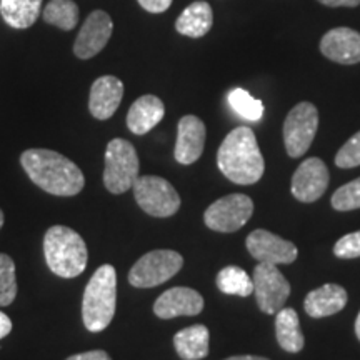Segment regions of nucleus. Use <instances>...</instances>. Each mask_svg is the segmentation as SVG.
Listing matches in <instances>:
<instances>
[{
  "label": "nucleus",
  "mask_w": 360,
  "mask_h": 360,
  "mask_svg": "<svg viewBox=\"0 0 360 360\" xmlns=\"http://www.w3.org/2000/svg\"><path fill=\"white\" fill-rule=\"evenodd\" d=\"M20 164L35 186L52 195H77L85 186L82 170L56 150L29 148L20 155Z\"/></svg>",
  "instance_id": "nucleus-1"
},
{
  "label": "nucleus",
  "mask_w": 360,
  "mask_h": 360,
  "mask_svg": "<svg viewBox=\"0 0 360 360\" xmlns=\"http://www.w3.org/2000/svg\"><path fill=\"white\" fill-rule=\"evenodd\" d=\"M217 165L225 177L238 186L257 184L264 175V157L250 127L233 129L217 152Z\"/></svg>",
  "instance_id": "nucleus-2"
},
{
  "label": "nucleus",
  "mask_w": 360,
  "mask_h": 360,
  "mask_svg": "<svg viewBox=\"0 0 360 360\" xmlns=\"http://www.w3.org/2000/svg\"><path fill=\"white\" fill-rule=\"evenodd\" d=\"M45 262L62 278L80 276L87 267L89 252L82 236L65 225H53L44 237Z\"/></svg>",
  "instance_id": "nucleus-3"
},
{
  "label": "nucleus",
  "mask_w": 360,
  "mask_h": 360,
  "mask_svg": "<svg viewBox=\"0 0 360 360\" xmlns=\"http://www.w3.org/2000/svg\"><path fill=\"white\" fill-rule=\"evenodd\" d=\"M117 305V274L112 265L98 267L84 292L82 319L90 332H102L110 326Z\"/></svg>",
  "instance_id": "nucleus-4"
},
{
  "label": "nucleus",
  "mask_w": 360,
  "mask_h": 360,
  "mask_svg": "<svg viewBox=\"0 0 360 360\" xmlns=\"http://www.w3.org/2000/svg\"><path fill=\"white\" fill-rule=\"evenodd\" d=\"M139 155L135 147L125 139H112L105 150L103 184L115 195L125 193L139 179Z\"/></svg>",
  "instance_id": "nucleus-5"
},
{
  "label": "nucleus",
  "mask_w": 360,
  "mask_h": 360,
  "mask_svg": "<svg viewBox=\"0 0 360 360\" xmlns=\"http://www.w3.org/2000/svg\"><path fill=\"white\" fill-rule=\"evenodd\" d=\"M135 200L143 212L152 217H172L180 209V197L169 180L157 175H143L135 180L134 187Z\"/></svg>",
  "instance_id": "nucleus-6"
},
{
  "label": "nucleus",
  "mask_w": 360,
  "mask_h": 360,
  "mask_svg": "<svg viewBox=\"0 0 360 360\" xmlns=\"http://www.w3.org/2000/svg\"><path fill=\"white\" fill-rule=\"evenodd\" d=\"M184 257L175 250H152L142 255L129 272V282L137 289H150L167 282L182 269Z\"/></svg>",
  "instance_id": "nucleus-7"
},
{
  "label": "nucleus",
  "mask_w": 360,
  "mask_h": 360,
  "mask_svg": "<svg viewBox=\"0 0 360 360\" xmlns=\"http://www.w3.org/2000/svg\"><path fill=\"white\" fill-rule=\"evenodd\" d=\"M319 129V110L314 103L300 102L292 109L283 122V143L292 159H299L312 146Z\"/></svg>",
  "instance_id": "nucleus-8"
},
{
  "label": "nucleus",
  "mask_w": 360,
  "mask_h": 360,
  "mask_svg": "<svg viewBox=\"0 0 360 360\" xmlns=\"http://www.w3.org/2000/svg\"><path fill=\"white\" fill-rule=\"evenodd\" d=\"M254 214V202L245 193H231L209 205L204 222L210 231L231 233L242 229Z\"/></svg>",
  "instance_id": "nucleus-9"
},
{
  "label": "nucleus",
  "mask_w": 360,
  "mask_h": 360,
  "mask_svg": "<svg viewBox=\"0 0 360 360\" xmlns=\"http://www.w3.org/2000/svg\"><path fill=\"white\" fill-rule=\"evenodd\" d=\"M254 295L259 309L267 315H276L290 295V283L277 265L259 262L254 267Z\"/></svg>",
  "instance_id": "nucleus-10"
},
{
  "label": "nucleus",
  "mask_w": 360,
  "mask_h": 360,
  "mask_svg": "<svg viewBox=\"0 0 360 360\" xmlns=\"http://www.w3.org/2000/svg\"><path fill=\"white\" fill-rule=\"evenodd\" d=\"M245 245L252 257L264 264H292L295 262L297 255H299L294 242L285 240V238L265 231V229H257V231L250 232Z\"/></svg>",
  "instance_id": "nucleus-11"
},
{
  "label": "nucleus",
  "mask_w": 360,
  "mask_h": 360,
  "mask_svg": "<svg viewBox=\"0 0 360 360\" xmlns=\"http://www.w3.org/2000/svg\"><path fill=\"white\" fill-rule=\"evenodd\" d=\"M328 180H330V174H328L323 160L317 159V157H310V159L304 160L294 172L290 192L299 202L312 204L326 193Z\"/></svg>",
  "instance_id": "nucleus-12"
},
{
  "label": "nucleus",
  "mask_w": 360,
  "mask_h": 360,
  "mask_svg": "<svg viewBox=\"0 0 360 360\" xmlns=\"http://www.w3.org/2000/svg\"><path fill=\"white\" fill-rule=\"evenodd\" d=\"M112 30H114V22L109 13L103 11L92 12L85 19L82 29L75 39L74 53L84 60L96 57L110 40Z\"/></svg>",
  "instance_id": "nucleus-13"
},
{
  "label": "nucleus",
  "mask_w": 360,
  "mask_h": 360,
  "mask_svg": "<svg viewBox=\"0 0 360 360\" xmlns=\"http://www.w3.org/2000/svg\"><path fill=\"white\" fill-rule=\"evenodd\" d=\"M205 124L199 117L186 115L179 120L177 142H175L174 157L179 164L192 165L200 159L205 147Z\"/></svg>",
  "instance_id": "nucleus-14"
},
{
  "label": "nucleus",
  "mask_w": 360,
  "mask_h": 360,
  "mask_svg": "<svg viewBox=\"0 0 360 360\" xmlns=\"http://www.w3.org/2000/svg\"><path fill=\"white\" fill-rule=\"evenodd\" d=\"M204 310V297L188 287H172L165 290L154 304V314L159 319L180 317V315H199Z\"/></svg>",
  "instance_id": "nucleus-15"
},
{
  "label": "nucleus",
  "mask_w": 360,
  "mask_h": 360,
  "mask_svg": "<svg viewBox=\"0 0 360 360\" xmlns=\"http://www.w3.org/2000/svg\"><path fill=\"white\" fill-rule=\"evenodd\" d=\"M321 52L328 60L342 65H354L360 62V34L349 27H337L328 30L321 40Z\"/></svg>",
  "instance_id": "nucleus-16"
},
{
  "label": "nucleus",
  "mask_w": 360,
  "mask_h": 360,
  "mask_svg": "<svg viewBox=\"0 0 360 360\" xmlns=\"http://www.w3.org/2000/svg\"><path fill=\"white\" fill-rule=\"evenodd\" d=\"M124 97L122 80L114 75H103L92 84L89 110L97 120H107L115 114Z\"/></svg>",
  "instance_id": "nucleus-17"
},
{
  "label": "nucleus",
  "mask_w": 360,
  "mask_h": 360,
  "mask_svg": "<svg viewBox=\"0 0 360 360\" xmlns=\"http://www.w3.org/2000/svg\"><path fill=\"white\" fill-rule=\"evenodd\" d=\"M347 290L339 283H326L312 292H309L304 300L307 315L312 319H323L339 314L347 305Z\"/></svg>",
  "instance_id": "nucleus-18"
},
{
  "label": "nucleus",
  "mask_w": 360,
  "mask_h": 360,
  "mask_svg": "<svg viewBox=\"0 0 360 360\" xmlns=\"http://www.w3.org/2000/svg\"><path fill=\"white\" fill-rule=\"evenodd\" d=\"M164 102L155 96H142L130 105L127 127L135 135H146L164 119Z\"/></svg>",
  "instance_id": "nucleus-19"
},
{
  "label": "nucleus",
  "mask_w": 360,
  "mask_h": 360,
  "mask_svg": "<svg viewBox=\"0 0 360 360\" xmlns=\"http://www.w3.org/2000/svg\"><path fill=\"white\" fill-rule=\"evenodd\" d=\"M214 24V12L212 7L204 0H197L188 6L186 11L179 15V19L175 20V30L179 34L186 35L191 39H200L205 34H209V30L212 29Z\"/></svg>",
  "instance_id": "nucleus-20"
},
{
  "label": "nucleus",
  "mask_w": 360,
  "mask_h": 360,
  "mask_svg": "<svg viewBox=\"0 0 360 360\" xmlns=\"http://www.w3.org/2000/svg\"><path fill=\"white\" fill-rule=\"evenodd\" d=\"M210 332L205 326L182 328L174 335V347L182 360H202L209 355Z\"/></svg>",
  "instance_id": "nucleus-21"
},
{
  "label": "nucleus",
  "mask_w": 360,
  "mask_h": 360,
  "mask_svg": "<svg viewBox=\"0 0 360 360\" xmlns=\"http://www.w3.org/2000/svg\"><path fill=\"white\" fill-rule=\"evenodd\" d=\"M276 337L285 352L299 354L304 349L305 339L300 330L299 315L294 309L282 307L276 314Z\"/></svg>",
  "instance_id": "nucleus-22"
},
{
  "label": "nucleus",
  "mask_w": 360,
  "mask_h": 360,
  "mask_svg": "<svg viewBox=\"0 0 360 360\" xmlns=\"http://www.w3.org/2000/svg\"><path fill=\"white\" fill-rule=\"evenodd\" d=\"M42 0H0V15L13 29H29L42 12Z\"/></svg>",
  "instance_id": "nucleus-23"
},
{
  "label": "nucleus",
  "mask_w": 360,
  "mask_h": 360,
  "mask_svg": "<svg viewBox=\"0 0 360 360\" xmlns=\"http://www.w3.org/2000/svg\"><path fill=\"white\" fill-rule=\"evenodd\" d=\"M219 290L227 295H237V297H249L254 294V282L252 277L245 272L244 269L237 267V265H229L224 267L217 274L215 278Z\"/></svg>",
  "instance_id": "nucleus-24"
},
{
  "label": "nucleus",
  "mask_w": 360,
  "mask_h": 360,
  "mask_svg": "<svg viewBox=\"0 0 360 360\" xmlns=\"http://www.w3.org/2000/svg\"><path fill=\"white\" fill-rule=\"evenodd\" d=\"M44 20L62 30H72L79 22V7L74 0H51L42 12Z\"/></svg>",
  "instance_id": "nucleus-25"
},
{
  "label": "nucleus",
  "mask_w": 360,
  "mask_h": 360,
  "mask_svg": "<svg viewBox=\"0 0 360 360\" xmlns=\"http://www.w3.org/2000/svg\"><path fill=\"white\" fill-rule=\"evenodd\" d=\"M227 101L229 105L232 107V110L237 115H240L242 119L249 120V122H259L264 117V102L252 97L244 89H232L227 94Z\"/></svg>",
  "instance_id": "nucleus-26"
},
{
  "label": "nucleus",
  "mask_w": 360,
  "mask_h": 360,
  "mask_svg": "<svg viewBox=\"0 0 360 360\" xmlns=\"http://www.w3.org/2000/svg\"><path fill=\"white\" fill-rule=\"evenodd\" d=\"M15 264L7 254H0V307L11 305L15 300Z\"/></svg>",
  "instance_id": "nucleus-27"
},
{
  "label": "nucleus",
  "mask_w": 360,
  "mask_h": 360,
  "mask_svg": "<svg viewBox=\"0 0 360 360\" xmlns=\"http://www.w3.org/2000/svg\"><path fill=\"white\" fill-rule=\"evenodd\" d=\"M332 207L339 212L360 209V177L337 188L332 195Z\"/></svg>",
  "instance_id": "nucleus-28"
},
{
  "label": "nucleus",
  "mask_w": 360,
  "mask_h": 360,
  "mask_svg": "<svg viewBox=\"0 0 360 360\" xmlns=\"http://www.w3.org/2000/svg\"><path fill=\"white\" fill-rule=\"evenodd\" d=\"M335 165L340 169H354L360 165V132H357L342 146L335 155Z\"/></svg>",
  "instance_id": "nucleus-29"
},
{
  "label": "nucleus",
  "mask_w": 360,
  "mask_h": 360,
  "mask_svg": "<svg viewBox=\"0 0 360 360\" xmlns=\"http://www.w3.org/2000/svg\"><path fill=\"white\" fill-rule=\"evenodd\" d=\"M334 255L339 259L360 257V231L347 233V236L339 238L334 245Z\"/></svg>",
  "instance_id": "nucleus-30"
},
{
  "label": "nucleus",
  "mask_w": 360,
  "mask_h": 360,
  "mask_svg": "<svg viewBox=\"0 0 360 360\" xmlns=\"http://www.w3.org/2000/svg\"><path fill=\"white\" fill-rule=\"evenodd\" d=\"M143 11L150 13H162L172 6V0H137Z\"/></svg>",
  "instance_id": "nucleus-31"
},
{
  "label": "nucleus",
  "mask_w": 360,
  "mask_h": 360,
  "mask_svg": "<svg viewBox=\"0 0 360 360\" xmlns=\"http://www.w3.org/2000/svg\"><path fill=\"white\" fill-rule=\"evenodd\" d=\"M67 360H112L110 355L103 350H90V352L70 355Z\"/></svg>",
  "instance_id": "nucleus-32"
},
{
  "label": "nucleus",
  "mask_w": 360,
  "mask_h": 360,
  "mask_svg": "<svg viewBox=\"0 0 360 360\" xmlns=\"http://www.w3.org/2000/svg\"><path fill=\"white\" fill-rule=\"evenodd\" d=\"M322 6L327 7H357L360 6V0H319Z\"/></svg>",
  "instance_id": "nucleus-33"
},
{
  "label": "nucleus",
  "mask_w": 360,
  "mask_h": 360,
  "mask_svg": "<svg viewBox=\"0 0 360 360\" xmlns=\"http://www.w3.org/2000/svg\"><path fill=\"white\" fill-rule=\"evenodd\" d=\"M12 332V321L7 314L0 312V339L7 337Z\"/></svg>",
  "instance_id": "nucleus-34"
},
{
  "label": "nucleus",
  "mask_w": 360,
  "mask_h": 360,
  "mask_svg": "<svg viewBox=\"0 0 360 360\" xmlns=\"http://www.w3.org/2000/svg\"><path fill=\"white\" fill-rule=\"evenodd\" d=\"M225 360H269V359L259 357V355H233V357H229Z\"/></svg>",
  "instance_id": "nucleus-35"
},
{
  "label": "nucleus",
  "mask_w": 360,
  "mask_h": 360,
  "mask_svg": "<svg viewBox=\"0 0 360 360\" xmlns=\"http://www.w3.org/2000/svg\"><path fill=\"white\" fill-rule=\"evenodd\" d=\"M355 335H357V339L360 340V312L357 315V321H355Z\"/></svg>",
  "instance_id": "nucleus-36"
},
{
  "label": "nucleus",
  "mask_w": 360,
  "mask_h": 360,
  "mask_svg": "<svg viewBox=\"0 0 360 360\" xmlns=\"http://www.w3.org/2000/svg\"><path fill=\"white\" fill-rule=\"evenodd\" d=\"M4 227V212L2 210H0V229Z\"/></svg>",
  "instance_id": "nucleus-37"
}]
</instances>
